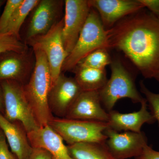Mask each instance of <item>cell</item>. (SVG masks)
<instances>
[{
    "label": "cell",
    "mask_w": 159,
    "mask_h": 159,
    "mask_svg": "<svg viewBox=\"0 0 159 159\" xmlns=\"http://www.w3.org/2000/svg\"><path fill=\"white\" fill-rule=\"evenodd\" d=\"M107 31L108 50L121 51L146 79L159 71V19L144 8Z\"/></svg>",
    "instance_id": "6da1fadb"
},
{
    "label": "cell",
    "mask_w": 159,
    "mask_h": 159,
    "mask_svg": "<svg viewBox=\"0 0 159 159\" xmlns=\"http://www.w3.org/2000/svg\"><path fill=\"white\" fill-rule=\"evenodd\" d=\"M35 56V66L30 79L23 85L26 98L40 127L48 125L54 117L48 104L51 86L50 66L45 54L37 46L31 47Z\"/></svg>",
    "instance_id": "7a4b0ae2"
},
{
    "label": "cell",
    "mask_w": 159,
    "mask_h": 159,
    "mask_svg": "<svg viewBox=\"0 0 159 159\" xmlns=\"http://www.w3.org/2000/svg\"><path fill=\"white\" fill-rule=\"evenodd\" d=\"M111 76L105 86L99 91L102 107L107 112L112 110L119 99L128 98L134 103H140L145 99L137 89L135 77L127 70L119 58L112 60Z\"/></svg>",
    "instance_id": "3957f363"
},
{
    "label": "cell",
    "mask_w": 159,
    "mask_h": 159,
    "mask_svg": "<svg viewBox=\"0 0 159 159\" xmlns=\"http://www.w3.org/2000/svg\"><path fill=\"white\" fill-rule=\"evenodd\" d=\"M100 48L108 50L107 31L98 12L91 8L77 43L64 62L61 72L72 71L80 61Z\"/></svg>",
    "instance_id": "277c9868"
},
{
    "label": "cell",
    "mask_w": 159,
    "mask_h": 159,
    "mask_svg": "<svg viewBox=\"0 0 159 159\" xmlns=\"http://www.w3.org/2000/svg\"><path fill=\"white\" fill-rule=\"evenodd\" d=\"M48 125L67 143H105L107 137L104 134L108 128L107 122L76 120L54 117Z\"/></svg>",
    "instance_id": "5b68a950"
},
{
    "label": "cell",
    "mask_w": 159,
    "mask_h": 159,
    "mask_svg": "<svg viewBox=\"0 0 159 159\" xmlns=\"http://www.w3.org/2000/svg\"><path fill=\"white\" fill-rule=\"evenodd\" d=\"M2 91L6 119L20 123L27 132L40 128L24 92L23 84L14 80L0 82Z\"/></svg>",
    "instance_id": "8992f818"
},
{
    "label": "cell",
    "mask_w": 159,
    "mask_h": 159,
    "mask_svg": "<svg viewBox=\"0 0 159 159\" xmlns=\"http://www.w3.org/2000/svg\"><path fill=\"white\" fill-rule=\"evenodd\" d=\"M63 18L48 33L32 38L25 42L30 47L37 46L45 54L51 70V86L62 73L63 65L68 55L63 41Z\"/></svg>",
    "instance_id": "52a82bcc"
},
{
    "label": "cell",
    "mask_w": 159,
    "mask_h": 159,
    "mask_svg": "<svg viewBox=\"0 0 159 159\" xmlns=\"http://www.w3.org/2000/svg\"><path fill=\"white\" fill-rule=\"evenodd\" d=\"M65 1L39 0L31 11L25 33L26 41L48 32L62 19Z\"/></svg>",
    "instance_id": "ba28073f"
},
{
    "label": "cell",
    "mask_w": 159,
    "mask_h": 159,
    "mask_svg": "<svg viewBox=\"0 0 159 159\" xmlns=\"http://www.w3.org/2000/svg\"><path fill=\"white\" fill-rule=\"evenodd\" d=\"M35 64V54L31 48L24 52L8 51L0 54V82L14 80L25 85L30 79Z\"/></svg>",
    "instance_id": "9c48e42d"
},
{
    "label": "cell",
    "mask_w": 159,
    "mask_h": 159,
    "mask_svg": "<svg viewBox=\"0 0 159 159\" xmlns=\"http://www.w3.org/2000/svg\"><path fill=\"white\" fill-rule=\"evenodd\" d=\"M64 9L62 38L69 55L77 43L91 7L87 0H66Z\"/></svg>",
    "instance_id": "30bf717a"
},
{
    "label": "cell",
    "mask_w": 159,
    "mask_h": 159,
    "mask_svg": "<svg viewBox=\"0 0 159 159\" xmlns=\"http://www.w3.org/2000/svg\"><path fill=\"white\" fill-rule=\"evenodd\" d=\"M104 134L107 137L106 145L116 159H135L148 145V139L142 131L120 133L109 127Z\"/></svg>",
    "instance_id": "8fae6325"
},
{
    "label": "cell",
    "mask_w": 159,
    "mask_h": 159,
    "mask_svg": "<svg viewBox=\"0 0 159 159\" xmlns=\"http://www.w3.org/2000/svg\"><path fill=\"white\" fill-rule=\"evenodd\" d=\"M82 92L74 77H67L61 73L49 93L48 104L51 114L57 118H65Z\"/></svg>",
    "instance_id": "7c38bea8"
},
{
    "label": "cell",
    "mask_w": 159,
    "mask_h": 159,
    "mask_svg": "<svg viewBox=\"0 0 159 159\" xmlns=\"http://www.w3.org/2000/svg\"><path fill=\"white\" fill-rule=\"evenodd\" d=\"M99 14L104 28L111 29L119 21L145 8L139 0H89Z\"/></svg>",
    "instance_id": "4fadbf2b"
},
{
    "label": "cell",
    "mask_w": 159,
    "mask_h": 159,
    "mask_svg": "<svg viewBox=\"0 0 159 159\" xmlns=\"http://www.w3.org/2000/svg\"><path fill=\"white\" fill-rule=\"evenodd\" d=\"M65 118L107 122L109 115L102 107L99 91H82Z\"/></svg>",
    "instance_id": "5bb4252c"
},
{
    "label": "cell",
    "mask_w": 159,
    "mask_h": 159,
    "mask_svg": "<svg viewBox=\"0 0 159 159\" xmlns=\"http://www.w3.org/2000/svg\"><path fill=\"white\" fill-rule=\"evenodd\" d=\"M28 137L32 148L47 150L53 159H74L63 139L48 125L28 133Z\"/></svg>",
    "instance_id": "9a60e30c"
},
{
    "label": "cell",
    "mask_w": 159,
    "mask_h": 159,
    "mask_svg": "<svg viewBox=\"0 0 159 159\" xmlns=\"http://www.w3.org/2000/svg\"><path fill=\"white\" fill-rule=\"evenodd\" d=\"M140 110L129 113H121L118 111L112 110L108 112L109 127L119 132H142V125L145 123L152 124L156 121L148 110L147 101L145 99L141 103Z\"/></svg>",
    "instance_id": "2e32d148"
},
{
    "label": "cell",
    "mask_w": 159,
    "mask_h": 159,
    "mask_svg": "<svg viewBox=\"0 0 159 159\" xmlns=\"http://www.w3.org/2000/svg\"><path fill=\"white\" fill-rule=\"evenodd\" d=\"M0 129L5 134L11 152L17 159H29L33 148L23 125L20 122H10L0 112Z\"/></svg>",
    "instance_id": "e0dca14e"
},
{
    "label": "cell",
    "mask_w": 159,
    "mask_h": 159,
    "mask_svg": "<svg viewBox=\"0 0 159 159\" xmlns=\"http://www.w3.org/2000/svg\"><path fill=\"white\" fill-rule=\"evenodd\" d=\"M72 72L82 91H99L107 82L106 69H97L77 65Z\"/></svg>",
    "instance_id": "ac0fdd59"
},
{
    "label": "cell",
    "mask_w": 159,
    "mask_h": 159,
    "mask_svg": "<svg viewBox=\"0 0 159 159\" xmlns=\"http://www.w3.org/2000/svg\"><path fill=\"white\" fill-rule=\"evenodd\" d=\"M67 147L74 159H116L105 143H76Z\"/></svg>",
    "instance_id": "d6986e66"
},
{
    "label": "cell",
    "mask_w": 159,
    "mask_h": 159,
    "mask_svg": "<svg viewBox=\"0 0 159 159\" xmlns=\"http://www.w3.org/2000/svg\"><path fill=\"white\" fill-rule=\"evenodd\" d=\"M39 0H23L22 2L16 10L5 32L13 33L21 39V28L28 16L37 5Z\"/></svg>",
    "instance_id": "ffe728a7"
},
{
    "label": "cell",
    "mask_w": 159,
    "mask_h": 159,
    "mask_svg": "<svg viewBox=\"0 0 159 159\" xmlns=\"http://www.w3.org/2000/svg\"><path fill=\"white\" fill-rule=\"evenodd\" d=\"M111 57L106 48L97 49L80 61L77 65L97 69H106V67L110 65Z\"/></svg>",
    "instance_id": "44dd1931"
},
{
    "label": "cell",
    "mask_w": 159,
    "mask_h": 159,
    "mask_svg": "<svg viewBox=\"0 0 159 159\" xmlns=\"http://www.w3.org/2000/svg\"><path fill=\"white\" fill-rule=\"evenodd\" d=\"M29 48L25 43L13 33H0V54L8 51L24 52Z\"/></svg>",
    "instance_id": "7402d4cb"
},
{
    "label": "cell",
    "mask_w": 159,
    "mask_h": 159,
    "mask_svg": "<svg viewBox=\"0 0 159 159\" xmlns=\"http://www.w3.org/2000/svg\"><path fill=\"white\" fill-rule=\"evenodd\" d=\"M140 86L141 93L145 95L150 113L158 122L159 127V93H155L149 90L142 80Z\"/></svg>",
    "instance_id": "603a6c76"
},
{
    "label": "cell",
    "mask_w": 159,
    "mask_h": 159,
    "mask_svg": "<svg viewBox=\"0 0 159 159\" xmlns=\"http://www.w3.org/2000/svg\"><path fill=\"white\" fill-rule=\"evenodd\" d=\"M23 1V0L6 1L4 10L0 16V33L5 32L16 10Z\"/></svg>",
    "instance_id": "cb8c5ba5"
},
{
    "label": "cell",
    "mask_w": 159,
    "mask_h": 159,
    "mask_svg": "<svg viewBox=\"0 0 159 159\" xmlns=\"http://www.w3.org/2000/svg\"><path fill=\"white\" fill-rule=\"evenodd\" d=\"M5 134L0 129V159H17L9 150Z\"/></svg>",
    "instance_id": "d4e9b609"
},
{
    "label": "cell",
    "mask_w": 159,
    "mask_h": 159,
    "mask_svg": "<svg viewBox=\"0 0 159 159\" xmlns=\"http://www.w3.org/2000/svg\"><path fill=\"white\" fill-rule=\"evenodd\" d=\"M145 9L159 19V0H139Z\"/></svg>",
    "instance_id": "484cf974"
},
{
    "label": "cell",
    "mask_w": 159,
    "mask_h": 159,
    "mask_svg": "<svg viewBox=\"0 0 159 159\" xmlns=\"http://www.w3.org/2000/svg\"><path fill=\"white\" fill-rule=\"evenodd\" d=\"M135 159H159V152L154 150L147 145L144 147L140 155Z\"/></svg>",
    "instance_id": "4316f807"
},
{
    "label": "cell",
    "mask_w": 159,
    "mask_h": 159,
    "mask_svg": "<svg viewBox=\"0 0 159 159\" xmlns=\"http://www.w3.org/2000/svg\"><path fill=\"white\" fill-rule=\"evenodd\" d=\"M29 159H53L48 152L41 148H33Z\"/></svg>",
    "instance_id": "83f0119b"
},
{
    "label": "cell",
    "mask_w": 159,
    "mask_h": 159,
    "mask_svg": "<svg viewBox=\"0 0 159 159\" xmlns=\"http://www.w3.org/2000/svg\"><path fill=\"white\" fill-rule=\"evenodd\" d=\"M0 112L4 115L5 114V108H4V99L2 91L0 87Z\"/></svg>",
    "instance_id": "f1b7e54d"
},
{
    "label": "cell",
    "mask_w": 159,
    "mask_h": 159,
    "mask_svg": "<svg viewBox=\"0 0 159 159\" xmlns=\"http://www.w3.org/2000/svg\"><path fill=\"white\" fill-rule=\"evenodd\" d=\"M6 2V0H0V10H1V8L3 6L5 5Z\"/></svg>",
    "instance_id": "f546056e"
},
{
    "label": "cell",
    "mask_w": 159,
    "mask_h": 159,
    "mask_svg": "<svg viewBox=\"0 0 159 159\" xmlns=\"http://www.w3.org/2000/svg\"><path fill=\"white\" fill-rule=\"evenodd\" d=\"M155 79L157 80L158 82H159V71L158 72L156 76L155 77Z\"/></svg>",
    "instance_id": "4dcf8cb0"
}]
</instances>
